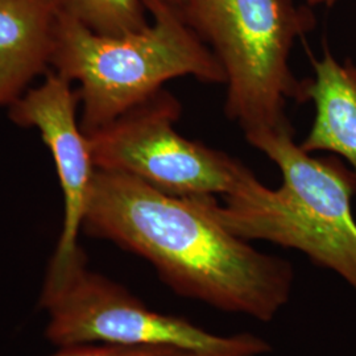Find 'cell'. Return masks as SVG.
Wrapping results in <instances>:
<instances>
[{
  "label": "cell",
  "instance_id": "8fae6325",
  "mask_svg": "<svg viewBox=\"0 0 356 356\" xmlns=\"http://www.w3.org/2000/svg\"><path fill=\"white\" fill-rule=\"evenodd\" d=\"M51 356H204L195 351L172 346H128L115 343H82L58 347Z\"/></svg>",
  "mask_w": 356,
  "mask_h": 356
},
{
  "label": "cell",
  "instance_id": "6da1fadb",
  "mask_svg": "<svg viewBox=\"0 0 356 356\" xmlns=\"http://www.w3.org/2000/svg\"><path fill=\"white\" fill-rule=\"evenodd\" d=\"M82 232L145 259L179 296L227 313L268 322L292 293V266L229 232L209 195H172L97 169Z\"/></svg>",
  "mask_w": 356,
  "mask_h": 356
},
{
  "label": "cell",
  "instance_id": "ba28073f",
  "mask_svg": "<svg viewBox=\"0 0 356 356\" xmlns=\"http://www.w3.org/2000/svg\"><path fill=\"white\" fill-rule=\"evenodd\" d=\"M63 0H0V106L51 67Z\"/></svg>",
  "mask_w": 356,
  "mask_h": 356
},
{
  "label": "cell",
  "instance_id": "277c9868",
  "mask_svg": "<svg viewBox=\"0 0 356 356\" xmlns=\"http://www.w3.org/2000/svg\"><path fill=\"white\" fill-rule=\"evenodd\" d=\"M182 15L225 69V113L245 139L293 132L286 104L305 102L306 81L289 58L294 41L316 26L310 8L294 0H186Z\"/></svg>",
  "mask_w": 356,
  "mask_h": 356
},
{
  "label": "cell",
  "instance_id": "3957f363",
  "mask_svg": "<svg viewBox=\"0 0 356 356\" xmlns=\"http://www.w3.org/2000/svg\"><path fill=\"white\" fill-rule=\"evenodd\" d=\"M145 7L152 24L123 36L98 35L65 10L61 13L51 67L79 83V124L86 135L148 101L170 79L227 81L216 54L182 13L157 1H147Z\"/></svg>",
  "mask_w": 356,
  "mask_h": 356
},
{
  "label": "cell",
  "instance_id": "9c48e42d",
  "mask_svg": "<svg viewBox=\"0 0 356 356\" xmlns=\"http://www.w3.org/2000/svg\"><path fill=\"white\" fill-rule=\"evenodd\" d=\"M313 66L316 76L306 81V101L314 103L316 118L301 148L339 154L356 175V66L350 60L338 63L327 48Z\"/></svg>",
  "mask_w": 356,
  "mask_h": 356
},
{
  "label": "cell",
  "instance_id": "8992f818",
  "mask_svg": "<svg viewBox=\"0 0 356 356\" xmlns=\"http://www.w3.org/2000/svg\"><path fill=\"white\" fill-rule=\"evenodd\" d=\"M182 106L164 89L88 135L97 169L139 178L178 197L227 195L250 169L238 159L179 135Z\"/></svg>",
  "mask_w": 356,
  "mask_h": 356
},
{
  "label": "cell",
  "instance_id": "52a82bcc",
  "mask_svg": "<svg viewBox=\"0 0 356 356\" xmlns=\"http://www.w3.org/2000/svg\"><path fill=\"white\" fill-rule=\"evenodd\" d=\"M78 92L72 82L48 72L45 81L8 106L10 118L23 127L38 128L51 149L64 195V222L44 284H54L85 252L78 244L97 168L89 138L76 120Z\"/></svg>",
  "mask_w": 356,
  "mask_h": 356
},
{
  "label": "cell",
  "instance_id": "30bf717a",
  "mask_svg": "<svg viewBox=\"0 0 356 356\" xmlns=\"http://www.w3.org/2000/svg\"><path fill=\"white\" fill-rule=\"evenodd\" d=\"M63 8L103 36H123L149 26L144 0H63Z\"/></svg>",
  "mask_w": 356,
  "mask_h": 356
},
{
  "label": "cell",
  "instance_id": "7a4b0ae2",
  "mask_svg": "<svg viewBox=\"0 0 356 356\" xmlns=\"http://www.w3.org/2000/svg\"><path fill=\"white\" fill-rule=\"evenodd\" d=\"M280 169L273 191L250 170L218 204L216 219L243 241H267L305 254L314 264L339 275L356 292V175L335 157H314L293 140V132L247 139Z\"/></svg>",
  "mask_w": 356,
  "mask_h": 356
},
{
  "label": "cell",
  "instance_id": "7c38bea8",
  "mask_svg": "<svg viewBox=\"0 0 356 356\" xmlns=\"http://www.w3.org/2000/svg\"><path fill=\"white\" fill-rule=\"evenodd\" d=\"M147 1H157V3H161V4H165L168 7H172L175 10H177L179 13H184V8H185V4H186V0H144V4ZM184 16V15H182Z\"/></svg>",
  "mask_w": 356,
  "mask_h": 356
},
{
  "label": "cell",
  "instance_id": "4fadbf2b",
  "mask_svg": "<svg viewBox=\"0 0 356 356\" xmlns=\"http://www.w3.org/2000/svg\"><path fill=\"white\" fill-rule=\"evenodd\" d=\"M337 0H325V3L329 6V7H331V6H334V3H335Z\"/></svg>",
  "mask_w": 356,
  "mask_h": 356
},
{
  "label": "cell",
  "instance_id": "5b68a950",
  "mask_svg": "<svg viewBox=\"0 0 356 356\" xmlns=\"http://www.w3.org/2000/svg\"><path fill=\"white\" fill-rule=\"evenodd\" d=\"M45 338L57 347L82 343L172 346L204 356H261L269 344L254 334L220 337L188 319L148 309L120 284L88 267L83 254L64 277L42 285Z\"/></svg>",
  "mask_w": 356,
  "mask_h": 356
}]
</instances>
